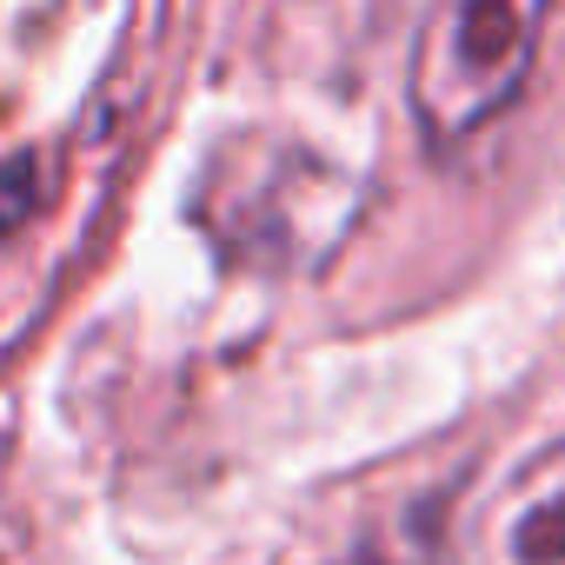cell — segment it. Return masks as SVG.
Here are the masks:
<instances>
[{"instance_id":"cell-4","label":"cell","mask_w":565,"mask_h":565,"mask_svg":"<svg viewBox=\"0 0 565 565\" xmlns=\"http://www.w3.org/2000/svg\"><path fill=\"white\" fill-rule=\"evenodd\" d=\"M34 206H41V167L34 160H8L0 167V233L21 226Z\"/></svg>"},{"instance_id":"cell-1","label":"cell","mask_w":565,"mask_h":565,"mask_svg":"<svg viewBox=\"0 0 565 565\" xmlns=\"http://www.w3.org/2000/svg\"><path fill=\"white\" fill-rule=\"evenodd\" d=\"M552 0H433L413 47V114L433 147L479 134L532 74Z\"/></svg>"},{"instance_id":"cell-3","label":"cell","mask_w":565,"mask_h":565,"mask_svg":"<svg viewBox=\"0 0 565 565\" xmlns=\"http://www.w3.org/2000/svg\"><path fill=\"white\" fill-rule=\"evenodd\" d=\"M486 565H565V439L532 452L492 499Z\"/></svg>"},{"instance_id":"cell-2","label":"cell","mask_w":565,"mask_h":565,"mask_svg":"<svg viewBox=\"0 0 565 565\" xmlns=\"http://www.w3.org/2000/svg\"><path fill=\"white\" fill-rule=\"evenodd\" d=\"M307 565H446V492H380L360 519L327 532Z\"/></svg>"}]
</instances>
